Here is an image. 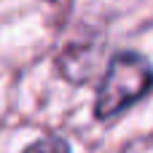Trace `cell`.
<instances>
[{
  "instance_id": "6da1fadb",
  "label": "cell",
  "mask_w": 153,
  "mask_h": 153,
  "mask_svg": "<svg viewBox=\"0 0 153 153\" xmlns=\"http://www.w3.org/2000/svg\"><path fill=\"white\" fill-rule=\"evenodd\" d=\"M153 89V67L143 54L121 51L110 59L108 73L97 89L94 116L100 121L124 113L129 105L140 102Z\"/></svg>"
},
{
  "instance_id": "7a4b0ae2",
  "label": "cell",
  "mask_w": 153,
  "mask_h": 153,
  "mask_svg": "<svg viewBox=\"0 0 153 153\" xmlns=\"http://www.w3.org/2000/svg\"><path fill=\"white\" fill-rule=\"evenodd\" d=\"M24 153H70V145L59 134H46V137L35 140Z\"/></svg>"
}]
</instances>
